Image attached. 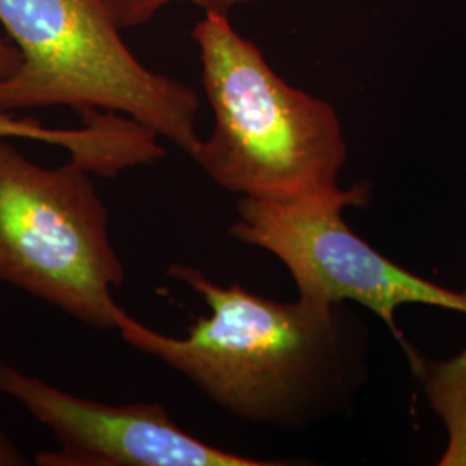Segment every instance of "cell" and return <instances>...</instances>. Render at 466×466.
Masks as SVG:
<instances>
[{"instance_id":"10","label":"cell","mask_w":466,"mask_h":466,"mask_svg":"<svg viewBox=\"0 0 466 466\" xmlns=\"http://www.w3.org/2000/svg\"><path fill=\"white\" fill-rule=\"evenodd\" d=\"M21 63H23V57L16 44L5 38H0V80L13 76L21 67Z\"/></svg>"},{"instance_id":"8","label":"cell","mask_w":466,"mask_h":466,"mask_svg":"<svg viewBox=\"0 0 466 466\" xmlns=\"http://www.w3.org/2000/svg\"><path fill=\"white\" fill-rule=\"evenodd\" d=\"M402 348L431 408L448 431V450L439 465L466 466V350L446 361H433L410 344Z\"/></svg>"},{"instance_id":"2","label":"cell","mask_w":466,"mask_h":466,"mask_svg":"<svg viewBox=\"0 0 466 466\" xmlns=\"http://www.w3.org/2000/svg\"><path fill=\"white\" fill-rule=\"evenodd\" d=\"M192 38L211 135L190 157L221 188L265 202L332 198L348 161L340 117L325 99L292 86L230 17L204 15Z\"/></svg>"},{"instance_id":"5","label":"cell","mask_w":466,"mask_h":466,"mask_svg":"<svg viewBox=\"0 0 466 466\" xmlns=\"http://www.w3.org/2000/svg\"><path fill=\"white\" fill-rule=\"evenodd\" d=\"M367 199L365 184L332 198L296 202L240 198L230 235L273 254L292 275L300 299L358 304L380 318L400 344L406 340L396 313L402 306L423 304L466 315V292L418 277L350 230L342 211Z\"/></svg>"},{"instance_id":"11","label":"cell","mask_w":466,"mask_h":466,"mask_svg":"<svg viewBox=\"0 0 466 466\" xmlns=\"http://www.w3.org/2000/svg\"><path fill=\"white\" fill-rule=\"evenodd\" d=\"M28 465L23 452L17 450L16 444L0 431V466Z\"/></svg>"},{"instance_id":"3","label":"cell","mask_w":466,"mask_h":466,"mask_svg":"<svg viewBox=\"0 0 466 466\" xmlns=\"http://www.w3.org/2000/svg\"><path fill=\"white\" fill-rule=\"evenodd\" d=\"M0 23L21 52L0 80V113L67 106L132 117L187 152L196 149L198 92L144 66L104 0H0Z\"/></svg>"},{"instance_id":"1","label":"cell","mask_w":466,"mask_h":466,"mask_svg":"<svg viewBox=\"0 0 466 466\" xmlns=\"http://www.w3.org/2000/svg\"><path fill=\"white\" fill-rule=\"evenodd\" d=\"M167 275L200 296L209 315L175 337L125 313L117 332L233 417L300 431L348 413L367 385L370 333L348 304L267 299L188 265Z\"/></svg>"},{"instance_id":"6","label":"cell","mask_w":466,"mask_h":466,"mask_svg":"<svg viewBox=\"0 0 466 466\" xmlns=\"http://www.w3.org/2000/svg\"><path fill=\"white\" fill-rule=\"evenodd\" d=\"M0 392L49 429L57 450L40 466H277L219 450L187 432L159 402L86 400L0 360Z\"/></svg>"},{"instance_id":"7","label":"cell","mask_w":466,"mask_h":466,"mask_svg":"<svg viewBox=\"0 0 466 466\" xmlns=\"http://www.w3.org/2000/svg\"><path fill=\"white\" fill-rule=\"evenodd\" d=\"M80 117L78 128H50L35 117L0 113V137L61 147L71 161L102 178H115L134 165L138 132L132 119L109 111H88Z\"/></svg>"},{"instance_id":"9","label":"cell","mask_w":466,"mask_h":466,"mask_svg":"<svg viewBox=\"0 0 466 466\" xmlns=\"http://www.w3.org/2000/svg\"><path fill=\"white\" fill-rule=\"evenodd\" d=\"M194 4L206 15L228 16L235 7L249 5L261 0H104L109 15L119 30H130L146 25L169 4Z\"/></svg>"},{"instance_id":"4","label":"cell","mask_w":466,"mask_h":466,"mask_svg":"<svg viewBox=\"0 0 466 466\" xmlns=\"http://www.w3.org/2000/svg\"><path fill=\"white\" fill-rule=\"evenodd\" d=\"M127 279L92 173L40 167L0 137V282L96 329H115Z\"/></svg>"}]
</instances>
